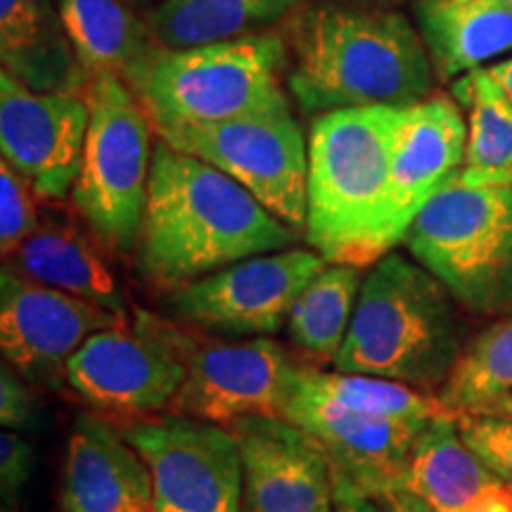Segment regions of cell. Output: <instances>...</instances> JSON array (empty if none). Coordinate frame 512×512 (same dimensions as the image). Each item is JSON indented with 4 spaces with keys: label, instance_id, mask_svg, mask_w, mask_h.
<instances>
[{
    "label": "cell",
    "instance_id": "obj_6",
    "mask_svg": "<svg viewBox=\"0 0 512 512\" xmlns=\"http://www.w3.org/2000/svg\"><path fill=\"white\" fill-rule=\"evenodd\" d=\"M403 242L467 313H512V183L456 178L420 211Z\"/></svg>",
    "mask_w": 512,
    "mask_h": 512
},
{
    "label": "cell",
    "instance_id": "obj_14",
    "mask_svg": "<svg viewBox=\"0 0 512 512\" xmlns=\"http://www.w3.org/2000/svg\"><path fill=\"white\" fill-rule=\"evenodd\" d=\"M86 95L38 93L0 74V155L19 171L38 200L72 195L88 133Z\"/></svg>",
    "mask_w": 512,
    "mask_h": 512
},
{
    "label": "cell",
    "instance_id": "obj_19",
    "mask_svg": "<svg viewBox=\"0 0 512 512\" xmlns=\"http://www.w3.org/2000/svg\"><path fill=\"white\" fill-rule=\"evenodd\" d=\"M403 489L434 512H512V489L460 437L456 415L425 427Z\"/></svg>",
    "mask_w": 512,
    "mask_h": 512
},
{
    "label": "cell",
    "instance_id": "obj_32",
    "mask_svg": "<svg viewBox=\"0 0 512 512\" xmlns=\"http://www.w3.org/2000/svg\"><path fill=\"white\" fill-rule=\"evenodd\" d=\"M34 472V448L19 432L3 430L0 434V494L3 512H12Z\"/></svg>",
    "mask_w": 512,
    "mask_h": 512
},
{
    "label": "cell",
    "instance_id": "obj_29",
    "mask_svg": "<svg viewBox=\"0 0 512 512\" xmlns=\"http://www.w3.org/2000/svg\"><path fill=\"white\" fill-rule=\"evenodd\" d=\"M456 425L465 444L512 489V415L467 411L456 415Z\"/></svg>",
    "mask_w": 512,
    "mask_h": 512
},
{
    "label": "cell",
    "instance_id": "obj_12",
    "mask_svg": "<svg viewBox=\"0 0 512 512\" xmlns=\"http://www.w3.org/2000/svg\"><path fill=\"white\" fill-rule=\"evenodd\" d=\"M325 264L316 249L249 256L171 292L169 304L178 318L211 335H275Z\"/></svg>",
    "mask_w": 512,
    "mask_h": 512
},
{
    "label": "cell",
    "instance_id": "obj_18",
    "mask_svg": "<svg viewBox=\"0 0 512 512\" xmlns=\"http://www.w3.org/2000/svg\"><path fill=\"white\" fill-rule=\"evenodd\" d=\"M62 512H157L152 475L119 427L79 415L62 467Z\"/></svg>",
    "mask_w": 512,
    "mask_h": 512
},
{
    "label": "cell",
    "instance_id": "obj_11",
    "mask_svg": "<svg viewBox=\"0 0 512 512\" xmlns=\"http://www.w3.org/2000/svg\"><path fill=\"white\" fill-rule=\"evenodd\" d=\"M185 377L166 413L230 425L242 418H285L299 368L268 337L216 339L183 330Z\"/></svg>",
    "mask_w": 512,
    "mask_h": 512
},
{
    "label": "cell",
    "instance_id": "obj_26",
    "mask_svg": "<svg viewBox=\"0 0 512 512\" xmlns=\"http://www.w3.org/2000/svg\"><path fill=\"white\" fill-rule=\"evenodd\" d=\"M361 268L330 264L311 280L287 318L294 347L320 363H335L361 294Z\"/></svg>",
    "mask_w": 512,
    "mask_h": 512
},
{
    "label": "cell",
    "instance_id": "obj_15",
    "mask_svg": "<svg viewBox=\"0 0 512 512\" xmlns=\"http://www.w3.org/2000/svg\"><path fill=\"white\" fill-rule=\"evenodd\" d=\"M285 420L309 432L323 446L339 475L375 501L403 489L408 463L427 420L380 418L354 413L297 387L285 408Z\"/></svg>",
    "mask_w": 512,
    "mask_h": 512
},
{
    "label": "cell",
    "instance_id": "obj_28",
    "mask_svg": "<svg viewBox=\"0 0 512 512\" xmlns=\"http://www.w3.org/2000/svg\"><path fill=\"white\" fill-rule=\"evenodd\" d=\"M512 392V313L498 318L467 342L439 399L453 413L484 411Z\"/></svg>",
    "mask_w": 512,
    "mask_h": 512
},
{
    "label": "cell",
    "instance_id": "obj_34",
    "mask_svg": "<svg viewBox=\"0 0 512 512\" xmlns=\"http://www.w3.org/2000/svg\"><path fill=\"white\" fill-rule=\"evenodd\" d=\"M387 512H434L430 505L422 503L418 496L411 494L408 489H394L380 501Z\"/></svg>",
    "mask_w": 512,
    "mask_h": 512
},
{
    "label": "cell",
    "instance_id": "obj_25",
    "mask_svg": "<svg viewBox=\"0 0 512 512\" xmlns=\"http://www.w3.org/2000/svg\"><path fill=\"white\" fill-rule=\"evenodd\" d=\"M453 100L467 114L465 164L458 181L467 185L512 183V98L489 67L458 76Z\"/></svg>",
    "mask_w": 512,
    "mask_h": 512
},
{
    "label": "cell",
    "instance_id": "obj_31",
    "mask_svg": "<svg viewBox=\"0 0 512 512\" xmlns=\"http://www.w3.org/2000/svg\"><path fill=\"white\" fill-rule=\"evenodd\" d=\"M34 384L24 380L8 363L0 368V422L5 430H36L41 425V403L34 394Z\"/></svg>",
    "mask_w": 512,
    "mask_h": 512
},
{
    "label": "cell",
    "instance_id": "obj_2",
    "mask_svg": "<svg viewBox=\"0 0 512 512\" xmlns=\"http://www.w3.org/2000/svg\"><path fill=\"white\" fill-rule=\"evenodd\" d=\"M285 83L309 114L432 98L437 72L418 27L366 5H302L285 24Z\"/></svg>",
    "mask_w": 512,
    "mask_h": 512
},
{
    "label": "cell",
    "instance_id": "obj_3",
    "mask_svg": "<svg viewBox=\"0 0 512 512\" xmlns=\"http://www.w3.org/2000/svg\"><path fill=\"white\" fill-rule=\"evenodd\" d=\"M403 107L318 114L309 133L306 242L328 264L366 268L392 252L389 181Z\"/></svg>",
    "mask_w": 512,
    "mask_h": 512
},
{
    "label": "cell",
    "instance_id": "obj_9",
    "mask_svg": "<svg viewBox=\"0 0 512 512\" xmlns=\"http://www.w3.org/2000/svg\"><path fill=\"white\" fill-rule=\"evenodd\" d=\"M183 330L138 309L76 349L67 384L100 413L133 420L166 413L185 377Z\"/></svg>",
    "mask_w": 512,
    "mask_h": 512
},
{
    "label": "cell",
    "instance_id": "obj_22",
    "mask_svg": "<svg viewBox=\"0 0 512 512\" xmlns=\"http://www.w3.org/2000/svg\"><path fill=\"white\" fill-rule=\"evenodd\" d=\"M5 266L34 283L55 287L126 316V299L100 247L72 223L43 219L36 233L22 242Z\"/></svg>",
    "mask_w": 512,
    "mask_h": 512
},
{
    "label": "cell",
    "instance_id": "obj_30",
    "mask_svg": "<svg viewBox=\"0 0 512 512\" xmlns=\"http://www.w3.org/2000/svg\"><path fill=\"white\" fill-rule=\"evenodd\" d=\"M36 192L19 171L0 162V252L8 261L41 226Z\"/></svg>",
    "mask_w": 512,
    "mask_h": 512
},
{
    "label": "cell",
    "instance_id": "obj_24",
    "mask_svg": "<svg viewBox=\"0 0 512 512\" xmlns=\"http://www.w3.org/2000/svg\"><path fill=\"white\" fill-rule=\"evenodd\" d=\"M88 81L126 76L157 48L145 17L124 0H55Z\"/></svg>",
    "mask_w": 512,
    "mask_h": 512
},
{
    "label": "cell",
    "instance_id": "obj_27",
    "mask_svg": "<svg viewBox=\"0 0 512 512\" xmlns=\"http://www.w3.org/2000/svg\"><path fill=\"white\" fill-rule=\"evenodd\" d=\"M297 387L320 396V399L337 403L347 411L380 415V418L430 422L456 415L441 403L437 394L375 375L342 373V370L332 373V370L302 366L297 373Z\"/></svg>",
    "mask_w": 512,
    "mask_h": 512
},
{
    "label": "cell",
    "instance_id": "obj_33",
    "mask_svg": "<svg viewBox=\"0 0 512 512\" xmlns=\"http://www.w3.org/2000/svg\"><path fill=\"white\" fill-rule=\"evenodd\" d=\"M335 512H387V508L375 498L363 494L356 484L335 470Z\"/></svg>",
    "mask_w": 512,
    "mask_h": 512
},
{
    "label": "cell",
    "instance_id": "obj_1",
    "mask_svg": "<svg viewBox=\"0 0 512 512\" xmlns=\"http://www.w3.org/2000/svg\"><path fill=\"white\" fill-rule=\"evenodd\" d=\"M297 230L202 159L159 140L136 247L150 287L176 292L249 256L283 252Z\"/></svg>",
    "mask_w": 512,
    "mask_h": 512
},
{
    "label": "cell",
    "instance_id": "obj_17",
    "mask_svg": "<svg viewBox=\"0 0 512 512\" xmlns=\"http://www.w3.org/2000/svg\"><path fill=\"white\" fill-rule=\"evenodd\" d=\"M467 124L458 102L446 95L403 107L389 181V240L401 245L422 209L460 176Z\"/></svg>",
    "mask_w": 512,
    "mask_h": 512
},
{
    "label": "cell",
    "instance_id": "obj_23",
    "mask_svg": "<svg viewBox=\"0 0 512 512\" xmlns=\"http://www.w3.org/2000/svg\"><path fill=\"white\" fill-rule=\"evenodd\" d=\"M304 0H159L145 12L157 46L197 48L273 31Z\"/></svg>",
    "mask_w": 512,
    "mask_h": 512
},
{
    "label": "cell",
    "instance_id": "obj_4",
    "mask_svg": "<svg viewBox=\"0 0 512 512\" xmlns=\"http://www.w3.org/2000/svg\"><path fill=\"white\" fill-rule=\"evenodd\" d=\"M463 311L425 266L389 252L363 278L335 368L439 394L467 349Z\"/></svg>",
    "mask_w": 512,
    "mask_h": 512
},
{
    "label": "cell",
    "instance_id": "obj_8",
    "mask_svg": "<svg viewBox=\"0 0 512 512\" xmlns=\"http://www.w3.org/2000/svg\"><path fill=\"white\" fill-rule=\"evenodd\" d=\"M152 128L166 145L238 181L297 233L306 228L309 140L292 110L226 121H169Z\"/></svg>",
    "mask_w": 512,
    "mask_h": 512
},
{
    "label": "cell",
    "instance_id": "obj_7",
    "mask_svg": "<svg viewBox=\"0 0 512 512\" xmlns=\"http://www.w3.org/2000/svg\"><path fill=\"white\" fill-rule=\"evenodd\" d=\"M86 102L91 119L69 197L102 247L131 254L143 226L155 128L143 102L119 76L93 79Z\"/></svg>",
    "mask_w": 512,
    "mask_h": 512
},
{
    "label": "cell",
    "instance_id": "obj_5",
    "mask_svg": "<svg viewBox=\"0 0 512 512\" xmlns=\"http://www.w3.org/2000/svg\"><path fill=\"white\" fill-rule=\"evenodd\" d=\"M290 64L285 36L268 34L197 48H162L126 76L152 124L226 121L290 112L283 74Z\"/></svg>",
    "mask_w": 512,
    "mask_h": 512
},
{
    "label": "cell",
    "instance_id": "obj_37",
    "mask_svg": "<svg viewBox=\"0 0 512 512\" xmlns=\"http://www.w3.org/2000/svg\"><path fill=\"white\" fill-rule=\"evenodd\" d=\"M124 3H128L133 10H138V12H147V10L155 8L159 0H124Z\"/></svg>",
    "mask_w": 512,
    "mask_h": 512
},
{
    "label": "cell",
    "instance_id": "obj_35",
    "mask_svg": "<svg viewBox=\"0 0 512 512\" xmlns=\"http://www.w3.org/2000/svg\"><path fill=\"white\" fill-rule=\"evenodd\" d=\"M489 72L496 76L498 83H501V86L505 88V93H508L510 98H512V57H508V60H501V62L491 64Z\"/></svg>",
    "mask_w": 512,
    "mask_h": 512
},
{
    "label": "cell",
    "instance_id": "obj_13",
    "mask_svg": "<svg viewBox=\"0 0 512 512\" xmlns=\"http://www.w3.org/2000/svg\"><path fill=\"white\" fill-rule=\"evenodd\" d=\"M124 318L88 299L34 283L10 266L0 273L3 363L34 387L60 389L67 384V363L76 349Z\"/></svg>",
    "mask_w": 512,
    "mask_h": 512
},
{
    "label": "cell",
    "instance_id": "obj_21",
    "mask_svg": "<svg viewBox=\"0 0 512 512\" xmlns=\"http://www.w3.org/2000/svg\"><path fill=\"white\" fill-rule=\"evenodd\" d=\"M413 15L444 81L512 50V0H415Z\"/></svg>",
    "mask_w": 512,
    "mask_h": 512
},
{
    "label": "cell",
    "instance_id": "obj_16",
    "mask_svg": "<svg viewBox=\"0 0 512 512\" xmlns=\"http://www.w3.org/2000/svg\"><path fill=\"white\" fill-rule=\"evenodd\" d=\"M228 430L242 453L247 512H335V465L309 432L261 415Z\"/></svg>",
    "mask_w": 512,
    "mask_h": 512
},
{
    "label": "cell",
    "instance_id": "obj_36",
    "mask_svg": "<svg viewBox=\"0 0 512 512\" xmlns=\"http://www.w3.org/2000/svg\"><path fill=\"white\" fill-rule=\"evenodd\" d=\"M484 411H496V413H510L512 415V392L505 394L501 401L494 403V406L484 408Z\"/></svg>",
    "mask_w": 512,
    "mask_h": 512
},
{
    "label": "cell",
    "instance_id": "obj_20",
    "mask_svg": "<svg viewBox=\"0 0 512 512\" xmlns=\"http://www.w3.org/2000/svg\"><path fill=\"white\" fill-rule=\"evenodd\" d=\"M0 62L38 93L86 95L91 86L55 0H0Z\"/></svg>",
    "mask_w": 512,
    "mask_h": 512
},
{
    "label": "cell",
    "instance_id": "obj_10",
    "mask_svg": "<svg viewBox=\"0 0 512 512\" xmlns=\"http://www.w3.org/2000/svg\"><path fill=\"white\" fill-rule=\"evenodd\" d=\"M121 432L150 470L157 512H242L245 467L226 425L157 413Z\"/></svg>",
    "mask_w": 512,
    "mask_h": 512
}]
</instances>
